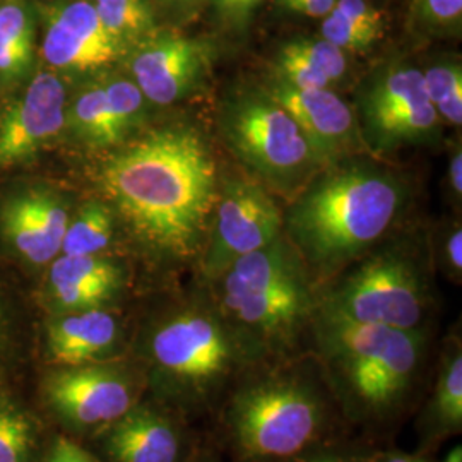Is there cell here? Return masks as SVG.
<instances>
[{"mask_svg": "<svg viewBox=\"0 0 462 462\" xmlns=\"http://www.w3.org/2000/svg\"><path fill=\"white\" fill-rule=\"evenodd\" d=\"M40 462H99V459L72 437H55Z\"/></svg>", "mask_w": 462, "mask_h": 462, "instance_id": "cell-31", "label": "cell"}, {"mask_svg": "<svg viewBox=\"0 0 462 462\" xmlns=\"http://www.w3.org/2000/svg\"><path fill=\"white\" fill-rule=\"evenodd\" d=\"M263 88L297 122L324 168L364 146L353 108L332 89H298L274 78Z\"/></svg>", "mask_w": 462, "mask_h": 462, "instance_id": "cell-17", "label": "cell"}, {"mask_svg": "<svg viewBox=\"0 0 462 462\" xmlns=\"http://www.w3.org/2000/svg\"><path fill=\"white\" fill-rule=\"evenodd\" d=\"M425 89L437 116L450 125L462 122V66L459 60H442L423 70Z\"/></svg>", "mask_w": 462, "mask_h": 462, "instance_id": "cell-26", "label": "cell"}, {"mask_svg": "<svg viewBox=\"0 0 462 462\" xmlns=\"http://www.w3.org/2000/svg\"><path fill=\"white\" fill-rule=\"evenodd\" d=\"M101 23L125 49H135L156 33V17L148 0H91Z\"/></svg>", "mask_w": 462, "mask_h": 462, "instance_id": "cell-25", "label": "cell"}, {"mask_svg": "<svg viewBox=\"0 0 462 462\" xmlns=\"http://www.w3.org/2000/svg\"><path fill=\"white\" fill-rule=\"evenodd\" d=\"M284 7L300 14L312 17H326L334 9L337 0H281Z\"/></svg>", "mask_w": 462, "mask_h": 462, "instance_id": "cell-36", "label": "cell"}, {"mask_svg": "<svg viewBox=\"0 0 462 462\" xmlns=\"http://www.w3.org/2000/svg\"><path fill=\"white\" fill-rule=\"evenodd\" d=\"M67 86L43 70L0 112V166L19 165L66 129Z\"/></svg>", "mask_w": 462, "mask_h": 462, "instance_id": "cell-13", "label": "cell"}, {"mask_svg": "<svg viewBox=\"0 0 462 462\" xmlns=\"http://www.w3.org/2000/svg\"><path fill=\"white\" fill-rule=\"evenodd\" d=\"M310 349L341 416L356 427L387 429L420 393L429 332L362 324L315 307Z\"/></svg>", "mask_w": 462, "mask_h": 462, "instance_id": "cell-2", "label": "cell"}, {"mask_svg": "<svg viewBox=\"0 0 462 462\" xmlns=\"http://www.w3.org/2000/svg\"><path fill=\"white\" fill-rule=\"evenodd\" d=\"M133 360L149 399L185 421L217 410L238 380L264 364L215 301H190L152 320Z\"/></svg>", "mask_w": 462, "mask_h": 462, "instance_id": "cell-3", "label": "cell"}, {"mask_svg": "<svg viewBox=\"0 0 462 462\" xmlns=\"http://www.w3.org/2000/svg\"><path fill=\"white\" fill-rule=\"evenodd\" d=\"M175 2H189V0H175Z\"/></svg>", "mask_w": 462, "mask_h": 462, "instance_id": "cell-41", "label": "cell"}, {"mask_svg": "<svg viewBox=\"0 0 462 462\" xmlns=\"http://www.w3.org/2000/svg\"><path fill=\"white\" fill-rule=\"evenodd\" d=\"M370 462H435L429 459L423 454H406V452H382L374 457Z\"/></svg>", "mask_w": 462, "mask_h": 462, "instance_id": "cell-38", "label": "cell"}, {"mask_svg": "<svg viewBox=\"0 0 462 462\" xmlns=\"http://www.w3.org/2000/svg\"><path fill=\"white\" fill-rule=\"evenodd\" d=\"M425 448L444 442L462 431V347L459 341L447 343L435 370L429 401L418 420Z\"/></svg>", "mask_w": 462, "mask_h": 462, "instance_id": "cell-20", "label": "cell"}, {"mask_svg": "<svg viewBox=\"0 0 462 462\" xmlns=\"http://www.w3.org/2000/svg\"><path fill=\"white\" fill-rule=\"evenodd\" d=\"M98 183L152 257L200 259L219 189L215 158L196 127L175 124L143 134L101 165Z\"/></svg>", "mask_w": 462, "mask_h": 462, "instance_id": "cell-1", "label": "cell"}, {"mask_svg": "<svg viewBox=\"0 0 462 462\" xmlns=\"http://www.w3.org/2000/svg\"><path fill=\"white\" fill-rule=\"evenodd\" d=\"M42 425L36 414L0 385V462H38Z\"/></svg>", "mask_w": 462, "mask_h": 462, "instance_id": "cell-23", "label": "cell"}, {"mask_svg": "<svg viewBox=\"0 0 462 462\" xmlns=\"http://www.w3.org/2000/svg\"><path fill=\"white\" fill-rule=\"evenodd\" d=\"M448 183L454 192V196L461 199L462 196V152L461 146L452 152L450 163H448Z\"/></svg>", "mask_w": 462, "mask_h": 462, "instance_id": "cell-37", "label": "cell"}, {"mask_svg": "<svg viewBox=\"0 0 462 462\" xmlns=\"http://www.w3.org/2000/svg\"><path fill=\"white\" fill-rule=\"evenodd\" d=\"M69 221L66 199L45 185L19 187L0 202V236L30 267H47L60 255Z\"/></svg>", "mask_w": 462, "mask_h": 462, "instance_id": "cell-14", "label": "cell"}, {"mask_svg": "<svg viewBox=\"0 0 462 462\" xmlns=\"http://www.w3.org/2000/svg\"><path fill=\"white\" fill-rule=\"evenodd\" d=\"M213 49L198 38L154 34L129 51L131 79L148 103L168 106L198 91L209 76Z\"/></svg>", "mask_w": 462, "mask_h": 462, "instance_id": "cell-12", "label": "cell"}, {"mask_svg": "<svg viewBox=\"0 0 462 462\" xmlns=\"http://www.w3.org/2000/svg\"><path fill=\"white\" fill-rule=\"evenodd\" d=\"M406 198V185L387 168L343 160L303 187L282 228L309 271L329 276L391 228Z\"/></svg>", "mask_w": 462, "mask_h": 462, "instance_id": "cell-4", "label": "cell"}, {"mask_svg": "<svg viewBox=\"0 0 462 462\" xmlns=\"http://www.w3.org/2000/svg\"><path fill=\"white\" fill-rule=\"evenodd\" d=\"M187 462H219L216 457H213V456H199V457H189L187 459Z\"/></svg>", "mask_w": 462, "mask_h": 462, "instance_id": "cell-40", "label": "cell"}, {"mask_svg": "<svg viewBox=\"0 0 462 462\" xmlns=\"http://www.w3.org/2000/svg\"><path fill=\"white\" fill-rule=\"evenodd\" d=\"M282 235L278 204L259 183L230 179L217 192L215 219L200 255L208 281L223 274L235 261L273 244Z\"/></svg>", "mask_w": 462, "mask_h": 462, "instance_id": "cell-11", "label": "cell"}, {"mask_svg": "<svg viewBox=\"0 0 462 462\" xmlns=\"http://www.w3.org/2000/svg\"><path fill=\"white\" fill-rule=\"evenodd\" d=\"M330 13L365 28H372L377 32L385 30L383 13L368 0H337Z\"/></svg>", "mask_w": 462, "mask_h": 462, "instance_id": "cell-30", "label": "cell"}, {"mask_svg": "<svg viewBox=\"0 0 462 462\" xmlns=\"http://www.w3.org/2000/svg\"><path fill=\"white\" fill-rule=\"evenodd\" d=\"M353 114L364 146L375 154L430 144L442 122L430 103L423 70L401 60L365 78Z\"/></svg>", "mask_w": 462, "mask_h": 462, "instance_id": "cell-9", "label": "cell"}, {"mask_svg": "<svg viewBox=\"0 0 462 462\" xmlns=\"http://www.w3.org/2000/svg\"><path fill=\"white\" fill-rule=\"evenodd\" d=\"M216 307L264 364L297 358L317 307L310 271L281 235L209 281Z\"/></svg>", "mask_w": 462, "mask_h": 462, "instance_id": "cell-6", "label": "cell"}, {"mask_svg": "<svg viewBox=\"0 0 462 462\" xmlns=\"http://www.w3.org/2000/svg\"><path fill=\"white\" fill-rule=\"evenodd\" d=\"M66 129L93 148H110L125 139L103 83L86 86L67 103Z\"/></svg>", "mask_w": 462, "mask_h": 462, "instance_id": "cell-22", "label": "cell"}, {"mask_svg": "<svg viewBox=\"0 0 462 462\" xmlns=\"http://www.w3.org/2000/svg\"><path fill=\"white\" fill-rule=\"evenodd\" d=\"M219 410L233 452L255 462L291 461L324 446L339 413L314 358L255 366Z\"/></svg>", "mask_w": 462, "mask_h": 462, "instance_id": "cell-5", "label": "cell"}, {"mask_svg": "<svg viewBox=\"0 0 462 462\" xmlns=\"http://www.w3.org/2000/svg\"><path fill=\"white\" fill-rule=\"evenodd\" d=\"M34 23L23 0L0 5V89L23 83L33 62Z\"/></svg>", "mask_w": 462, "mask_h": 462, "instance_id": "cell-21", "label": "cell"}, {"mask_svg": "<svg viewBox=\"0 0 462 462\" xmlns=\"http://www.w3.org/2000/svg\"><path fill=\"white\" fill-rule=\"evenodd\" d=\"M264 0H215L219 17L231 26H242Z\"/></svg>", "mask_w": 462, "mask_h": 462, "instance_id": "cell-32", "label": "cell"}, {"mask_svg": "<svg viewBox=\"0 0 462 462\" xmlns=\"http://www.w3.org/2000/svg\"><path fill=\"white\" fill-rule=\"evenodd\" d=\"M317 309L362 324L427 329L429 282L411 255L382 250L317 295Z\"/></svg>", "mask_w": 462, "mask_h": 462, "instance_id": "cell-8", "label": "cell"}, {"mask_svg": "<svg viewBox=\"0 0 462 462\" xmlns=\"http://www.w3.org/2000/svg\"><path fill=\"white\" fill-rule=\"evenodd\" d=\"M288 462H370V457L351 454L346 450L320 446Z\"/></svg>", "mask_w": 462, "mask_h": 462, "instance_id": "cell-35", "label": "cell"}, {"mask_svg": "<svg viewBox=\"0 0 462 462\" xmlns=\"http://www.w3.org/2000/svg\"><path fill=\"white\" fill-rule=\"evenodd\" d=\"M217 124L233 154L282 194L303 189L324 168L297 122L264 88L230 95Z\"/></svg>", "mask_w": 462, "mask_h": 462, "instance_id": "cell-7", "label": "cell"}, {"mask_svg": "<svg viewBox=\"0 0 462 462\" xmlns=\"http://www.w3.org/2000/svg\"><path fill=\"white\" fill-rule=\"evenodd\" d=\"M45 358L50 366L105 364L127 358L122 320L110 307L50 314L45 326Z\"/></svg>", "mask_w": 462, "mask_h": 462, "instance_id": "cell-18", "label": "cell"}, {"mask_svg": "<svg viewBox=\"0 0 462 462\" xmlns=\"http://www.w3.org/2000/svg\"><path fill=\"white\" fill-rule=\"evenodd\" d=\"M282 49L291 51L293 55H297L298 59L305 60L317 72H320L332 86L339 83L346 76V51L337 49L324 38L291 40L284 43Z\"/></svg>", "mask_w": 462, "mask_h": 462, "instance_id": "cell-27", "label": "cell"}, {"mask_svg": "<svg viewBox=\"0 0 462 462\" xmlns=\"http://www.w3.org/2000/svg\"><path fill=\"white\" fill-rule=\"evenodd\" d=\"M382 36L383 32L355 24L334 13H329L324 17V23H322V38L346 53L347 51L364 53L366 50L372 49Z\"/></svg>", "mask_w": 462, "mask_h": 462, "instance_id": "cell-29", "label": "cell"}, {"mask_svg": "<svg viewBox=\"0 0 462 462\" xmlns=\"http://www.w3.org/2000/svg\"><path fill=\"white\" fill-rule=\"evenodd\" d=\"M411 16L429 33H456L461 28L462 0H413Z\"/></svg>", "mask_w": 462, "mask_h": 462, "instance_id": "cell-28", "label": "cell"}, {"mask_svg": "<svg viewBox=\"0 0 462 462\" xmlns=\"http://www.w3.org/2000/svg\"><path fill=\"white\" fill-rule=\"evenodd\" d=\"M440 462H462V447H452Z\"/></svg>", "mask_w": 462, "mask_h": 462, "instance_id": "cell-39", "label": "cell"}, {"mask_svg": "<svg viewBox=\"0 0 462 462\" xmlns=\"http://www.w3.org/2000/svg\"><path fill=\"white\" fill-rule=\"evenodd\" d=\"M146 394L134 360L50 366L40 383L47 413L74 437H95Z\"/></svg>", "mask_w": 462, "mask_h": 462, "instance_id": "cell-10", "label": "cell"}, {"mask_svg": "<svg viewBox=\"0 0 462 462\" xmlns=\"http://www.w3.org/2000/svg\"><path fill=\"white\" fill-rule=\"evenodd\" d=\"M116 217L103 202H88L70 216L60 255H106L114 244Z\"/></svg>", "mask_w": 462, "mask_h": 462, "instance_id": "cell-24", "label": "cell"}, {"mask_svg": "<svg viewBox=\"0 0 462 462\" xmlns=\"http://www.w3.org/2000/svg\"><path fill=\"white\" fill-rule=\"evenodd\" d=\"M43 59L55 70L91 72L129 53L101 23L91 0H67L47 17Z\"/></svg>", "mask_w": 462, "mask_h": 462, "instance_id": "cell-16", "label": "cell"}, {"mask_svg": "<svg viewBox=\"0 0 462 462\" xmlns=\"http://www.w3.org/2000/svg\"><path fill=\"white\" fill-rule=\"evenodd\" d=\"M442 261L447 274L454 281H461L462 230L459 226L447 235L446 242L442 245Z\"/></svg>", "mask_w": 462, "mask_h": 462, "instance_id": "cell-34", "label": "cell"}, {"mask_svg": "<svg viewBox=\"0 0 462 462\" xmlns=\"http://www.w3.org/2000/svg\"><path fill=\"white\" fill-rule=\"evenodd\" d=\"M47 267L50 314L110 307L127 282L125 267L110 255H59Z\"/></svg>", "mask_w": 462, "mask_h": 462, "instance_id": "cell-19", "label": "cell"}, {"mask_svg": "<svg viewBox=\"0 0 462 462\" xmlns=\"http://www.w3.org/2000/svg\"><path fill=\"white\" fill-rule=\"evenodd\" d=\"M179 414L152 399H141L93 437L105 462H187L189 435Z\"/></svg>", "mask_w": 462, "mask_h": 462, "instance_id": "cell-15", "label": "cell"}, {"mask_svg": "<svg viewBox=\"0 0 462 462\" xmlns=\"http://www.w3.org/2000/svg\"><path fill=\"white\" fill-rule=\"evenodd\" d=\"M13 358H14V332H13V324H11L5 300L0 291V379L13 366Z\"/></svg>", "mask_w": 462, "mask_h": 462, "instance_id": "cell-33", "label": "cell"}]
</instances>
